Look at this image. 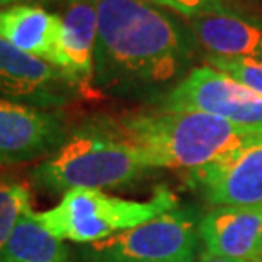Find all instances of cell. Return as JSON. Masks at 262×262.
Returning a JSON list of instances; mask_svg holds the SVG:
<instances>
[{
  "label": "cell",
  "mask_w": 262,
  "mask_h": 262,
  "mask_svg": "<svg viewBox=\"0 0 262 262\" xmlns=\"http://www.w3.org/2000/svg\"><path fill=\"white\" fill-rule=\"evenodd\" d=\"M196 262H262V257L257 259H230V257H222V255H213L210 252H205L200 255Z\"/></svg>",
  "instance_id": "obj_18"
},
{
  "label": "cell",
  "mask_w": 262,
  "mask_h": 262,
  "mask_svg": "<svg viewBox=\"0 0 262 262\" xmlns=\"http://www.w3.org/2000/svg\"><path fill=\"white\" fill-rule=\"evenodd\" d=\"M178 208L174 194L159 188L146 202L110 196L102 189L76 188L46 211H34L42 228L59 241L93 244Z\"/></svg>",
  "instance_id": "obj_4"
},
{
  "label": "cell",
  "mask_w": 262,
  "mask_h": 262,
  "mask_svg": "<svg viewBox=\"0 0 262 262\" xmlns=\"http://www.w3.org/2000/svg\"><path fill=\"white\" fill-rule=\"evenodd\" d=\"M180 262H194V260H180Z\"/></svg>",
  "instance_id": "obj_21"
},
{
  "label": "cell",
  "mask_w": 262,
  "mask_h": 262,
  "mask_svg": "<svg viewBox=\"0 0 262 262\" xmlns=\"http://www.w3.org/2000/svg\"><path fill=\"white\" fill-rule=\"evenodd\" d=\"M61 34V15L49 12L42 5L19 4L0 10V37L22 53L36 56L63 71L64 54Z\"/></svg>",
  "instance_id": "obj_10"
},
{
  "label": "cell",
  "mask_w": 262,
  "mask_h": 262,
  "mask_svg": "<svg viewBox=\"0 0 262 262\" xmlns=\"http://www.w3.org/2000/svg\"><path fill=\"white\" fill-rule=\"evenodd\" d=\"M19 4H34L32 0H0V10L7 9V7H14V5Z\"/></svg>",
  "instance_id": "obj_20"
},
{
  "label": "cell",
  "mask_w": 262,
  "mask_h": 262,
  "mask_svg": "<svg viewBox=\"0 0 262 262\" xmlns=\"http://www.w3.org/2000/svg\"><path fill=\"white\" fill-rule=\"evenodd\" d=\"M56 114L29 103L0 98V166L49 158L68 141Z\"/></svg>",
  "instance_id": "obj_7"
},
{
  "label": "cell",
  "mask_w": 262,
  "mask_h": 262,
  "mask_svg": "<svg viewBox=\"0 0 262 262\" xmlns=\"http://www.w3.org/2000/svg\"><path fill=\"white\" fill-rule=\"evenodd\" d=\"M32 211L31 193L24 183L0 176V250L26 213Z\"/></svg>",
  "instance_id": "obj_15"
},
{
  "label": "cell",
  "mask_w": 262,
  "mask_h": 262,
  "mask_svg": "<svg viewBox=\"0 0 262 262\" xmlns=\"http://www.w3.org/2000/svg\"><path fill=\"white\" fill-rule=\"evenodd\" d=\"M34 4H46V5H56V7H70L71 4H75L76 0H32Z\"/></svg>",
  "instance_id": "obj_19"
},
{
  "label": "cell",
  "mask_w": 262,
  "mask_h": 262,
  "mask_svg": "<svg viewBox=\"0 0 262 262\" xmlns=\"http://www.w3.org/2000/svg\"><path fill=\"white\" fill-rule=\"evenodd\" d=\"M146 171L130 144L107 119H98L70 134L56 152L37 163L31 180L42 191L64 194L76 188L124 186Z\"/></svg>",
  "instance_id": "obj_3"
},
{
  "label": "cell",
  "mask_w": 262,
  "mask_h": 262,
  "mask_svg": "<svg viewBox=\"0 0 262 262\" xmlns=\"http://www.w3.org/2000/svg\"><path fill=\"white\" fill-rule=\"evenodd\" d=\"M198 44L208 54L262 63V20L235 12L186 19Z\"/></svg>",
  "instance_id": "obj_12"
},
{
  "label": "cell",
  "mask_w": 262,
  "mask_h": 262,
  "mask_svg": "<svg viewBox=\"0 0 262 262\" xmlns=\"http://www.w3.org/2000/svg\"><path fill=\"white\" fill-rule=\"evenodd\" d=\"M189 181L215 206L262 208V136L191 171Z\"/></svg>",
  "instance_id": "obj_8"
},
{
  "label": "cell",
  "mask_w": 262,
  "mask_h": 262,
  "mask_svg": "<svg viewBox=\"0 0 262 262\" xmlns=\"http://www.w3.org/2000/svg\"><path fill=\"white\" fill-rule=\"evenodd\" d=\"M61 24L63 71L76 86L92 83L98 34V0H76L61 14Z\"/></svg>",
  "instance_id": "obj_13"
},
{
  "label": "cell",
  "mask_w": 262,
  "mask_h": 262,
  "mask_svg": "<svg viewBox=\"0 0 262 262\" xmlns=\"http://www.w3.org/2000/svg\"><path fill=\"white\" fill-rule=\"evenodd\" d=\"M75 86L61 70L0 37V98L48 110L68 102Z\"/></svg>",
  "instance_id": "obj_9"
},
{
  "label": "cell",
  "mask_w": 262,
  "mask_h": 262,
  "mask_svg": "<svg viewBox=\"0 0 262 262\" xmlns=\"http://www.w3.org/2000/svg\"><path fill=\"white\" fill-rule=\"evenodd\" d=\"M0 262H70L68 247L26 213L0 250Z\"/></svg>",
  "instance_id": "obj_14"
},
{
  "label": "cell",
  "mask_w": 262,
  "mask_h": 262,
  "mask_svg": "<svg viewBox=\"0 0 262 262\" xmlns=\"http://www.w3.org/2000/svg\"><path fill=\"white\" fill-rule=\"evenodd\" d=\"M141 2L169 10L172 14L181 15L185 20L203 15L235 12V9L230 7L225 0H141Z\"/></svg>",
  "instance_id": "obj_17"
},
{
  "label": "cell",
  "mask_w": 262,
  "mask_h": 262,
  "mask_svg": "<svg viewBox=\"0 0 262 262\" xmlns=\"http://www.w3.org/2000/svg\"><path fill=\"white\" fill-rule=\"evenodd\" d=\"M206 252L230 259L262 255V208L219 206L200 220Z\"/></svg>",
  "instance_id": "obj_11"
},
{
  "label": "cell",
  "mask_w": 262,
  "mask_h": 262,
  "mask_svg": "<svg viewBox=\"0 0 262 262\" xmlns=\"http://www.w3.org/2000/svg\"><path fill=\"white\" fill-rule=\"evenodd\" d=\"M200 220L196 211L172 208L142 225L88 244L83 254L88 262L194 260Z\"/></svg>",
  "instance_id": "obj_5"
},
{
  "label": "cell",
  "mask_w": 262,
  "mask_h": 262,
  "mask_svg": "<svg viewBox=\"0 0 262 262\" xmlns=\"http://www.w3.org/2000/svg\"><path fill=\"white\" fill-rule=\"evenodd\" d=\"M158 102L164 110L210 114L242 127L262 129V95L208 64L194 66Z\"/></svg>",
  "instance_id": "obj_6"
},
{
  "label": "cell",
  "mask_w": 262,
  "mask_h": 262,
  "mask_svg": "<svg viewBox=\"0 0 262 262\" xmlns=\"http://www.w3.org/2000/svg\"><path fill=\"white\" fill-rule=\"evenodd\" d=\"M198 46L176 14L141 0H98L92 83L114 97L161 100L193 70Z\"/></svg>",
  "instance_id": "obj_1"
},
{
  "label": "cell",
  "mask_w": 262,
  "mask_h": 262,
  "mask_svg": "<svg viewBox=\"0 0 262 262\" xmlns=\"http://www.w3.org/2000/svg\"><path fill=\"white\" fill-rule=\"evenodd\" d=\"M205 59L206 64L211 68L230 76L232 80L250 88L252 92L262 95V63L259 61L244 58H224L213 56V54H206Z\"/></svg>",
  "instance_id": "obj_16"
},
{
  "label": "cell",
  "mask_w": 262,
  "mask_h": 262,
  "mask_svg": "<svg viewBox=\"0 0 262 262\" xmlns=\"http://www.w3.org/2000/svg\"><path fill=\"white\" fill-rule=\"evenodd\" d=\"M107 120L134 147L147 169L185 168L194 171L262 136V129H250L210 114L185 110H142Z\"/></svg>",
  "instance_id": "obj_2"
}]
</instances>
